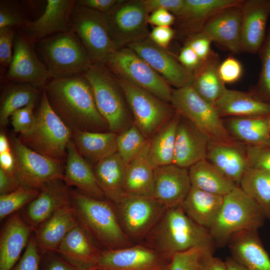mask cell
<instances>
[{
  "instance_id": "cell-7",
  "label": "cell",
  "mask_w": 270,
  "mask_h": 270,
  "mask_svg": "<svg viewBox=\"0 0 270 270\" xmlns=\"http://www.w3.org/2000/svg\"><path fill=\"white\" fill-rule=\"evenodd\" d=\"M72 134V131L51 108L42 89L34 126L28 134L20 135L18 138L31 149L62 162L66 158L67 146Z\"/></svg>"
},
{
  "instance_id": "cell-43",
  "label": "cell",
  "mask_w": 270,
  "mask_h": 270,
  "mask_svg": "<svg viewBox=\"0 0 270 270\" xmlns=\"http://www.w3.org/2000/svg\"><path fill=\"white\" fill-rule=\"evenodd\" d=\"M40 190L20 185L14 191L0 196V220L17 212L38 195Z\"/></svg>"
},
{
  "instance_id": "cell-49",
  "label": "cell",
  "mask_w": 270,
  "mask_h": 270,
  "mask_svg": "<svg viewBox=\"0 0 270 270\" xmlns=\"http://www.w3.org/2000/svg\"><path fill=\"white\" fill-rule=\"evenodd\" d=\"M41 256L35 235L32 234L22 256L12 270H40Z\"/></svg>"
},
{
  "instance_id": "cell-38",
  "label": "cell",
  "mask_w": 270,
  "mask_h": 270,
  "mask_svg": "<svg viewBox=\"0 0 270 270\" xmlns=\"http://www.w3.org/2000/svg\"><path fill=\"white\" fill-rule=\"evenodd\" d=\"M188 172L192 186L212 194L224 196L238 186L207 159L190 166Z\"/></svg>"
},
{
  "instance_id": "cell-51",
  "label": "cell",
  "mask_w": 270,
  "mask_h": 270,
  "mask_svg": "<svg viewBox=\"0 0 270 270\" xmlns=\"http://www.w3.org/2000/svg\"><path fill=\"white\" fill-rule=\"evenodd\" d=\"M242 70L240 62L232 56L226 58L218 66L219 76L224 84L238 80L242 76Z\"/></svg>"
},
{
  "instance_id": "cell-29",
  "label": "cell",
  "mask_w": 270,
  "mask_h": 270,
  "mask_svg": "<svg viewBox=\"0 0 270 270\" xmlns=\"http://www.w3.org/2000/svg\"><path fill=\"white\" fill-rule=\"evenodd\" d=\"M220 116L270 117V104L250 94L226 88L214 104Z\"/></svg>"
},
{
  "instance_id": "cell-11",
  "label": "cell",
  "mask_w": 270,
  "mask_h": 270,
  "mask_svg": "<svg viewBox=\"0 0 270 270\" xmlns=\"http://www.w3.org/2000/svg\"><path fill=\"white\" fill-rule=\"evenodd\" d=\"M71 31L79 37L92 63L103 62L116 50L108 28L104 13L74 6L70 18Z\"/></svg>"
},
{
  "instance_id": "cell-47",
  "label": "cell",
  "mask_w": 270,
  "mask_h": 270,
  "mask_svg": "<svg viewBox=\"0 0 270 270\" xmlns=\"http://www.w3.org/2000/svg\"><path fill=\"white\" fill-rule=\"evenodd\" d=\"M17 28H6L0 30V74L4 76L12 60L14 44Z\"/></svg>"
},
{
  "instance_id": "cell-26",
  "label": "cell",
  "mask_w": 270,
  "mask_h": 270,
  "mask_svg": "<svg viewBox=\"0 0 270 270\" xmlns=\"http://www.w3.org/2000/svg\"><path fill=\"white\" fill-rule=\"evenodd\" d=\"M227 244L232 257L248 270H270V258L258 230L236 232Z\"/></svg>"
},
{
  "instance_id": "cell-22",
  "label": "cell",
  "mask_w": 270,
  "mask_h": 270,
  "mask_svg": "<svg viewBox=\"0 0 270 270\" xmlns=\"http://www.w3.org/2000/svg\"><path fill=\"white\" fill-rule=\"evenodd\" d=\"M241 8L242 52L256 54L260 50L266 37L270 0H244Z\"/></svg>"
},
{
  "instance_id": "cell-58",
  "label": "cell",
  "mask_w": 270,
  "mask_h": 270,
  "mask_svg": "<svg viewBox=\"0 0 270 270\" xmlns=\"http://www.w3.org/2000/svg\"><path fill=\"white\" fill-rule=\"evenodd\" d=\"M202 270H228L225 262L214 256V251L206 250Z\"/></svg>"
},
{
  "instance_id": "cell-5",
  "label": "cell",
  "mask_w": 270,
  "mask_h": 270,
  "mask_svg": "<svg viewBox=\"0 0 270 270\" xmlns=\"http://www.w3.org/2000/svg\"><path fill=\"white\" fill-rule=\"evenodd\" d=\"M266 219L254 202L238 186L224 196L220 210L209 232L215 244L224 246L236 232L258 230Z\"/></svg>"
},
{
  "instance_id": "cell-33",
  "label": "cell",
  "mask_w": 270,
  "mask_h": 270,
  "mask_svg": "<svg viewBox=\"0 0 270 270\" xmlns=\"http://www.w3.org/2000/svg\"><path fill=\"white\" fill-rule=\"evenodd\" d=\"M224 196L192 186L180 206L194 222L209 230L219 214Z\"/></svg>"
},
{
  "instance_id": "cell-12",
  "label": "cell",
  "mask_w": 270,
  "mask_h": 270,
  "mask_svg": "<svg viewBox=\"0 0 270 270\" xmlns=\"http://www.w3.org/2000/svg\"><path fill=\"white\" fill-rule=\"evenodd\" d=\"M104 14L116 50L148 37L149 13L142 0H118Z\"/></svg>"
},
{
  "instance_id": "cell-57",
  "label": "cell",
  "mask_w": 270,
  "mask_h": 270,
  "mask_svg": "<svg viewBox=\"0 0 270 270\" xmlns=\"http://www.w3.org/2000/svg\"><path fill=\"white\" fill-rule=\"evenodd\" d=\"M118 0H76V4L102 13H106L111 10Z\"/></svg>"
},
{
  "instance_id": "cell-17",
  "label": "cell",
  "mask_w": 270,
  "mask_h": 270,
  "mask_svg": "<svg viewBox=\"0 0 270 270\" xmlns=\"http://www.w3.org/2000/svg\"><path fill=\"white\" fill-rule=\"evenodd\" d=\"M75 2L47 0L44 11L38 18L26 21L17 30L32 44L54 34L70 32V16Z\"/></svg>"
},
{
  "instance_id": "cell-13",
  "label": "cell",
  "mask_w": 270,
  "mask_h": 270,
  "mask_svg": "<svg viewBox=\"0 0 270 270\" xmlns=\"http://www.w3.org/2000/svg\"><path fill=\"white\" fill-rule=\"evenodd\" d=\"M12 148L15 158L14 174L20 185L40 189L50 181L64 178L62 161L42 154L13 136Z\"/></svg>"
},
{
  "instance_id": "cell-63",
  "label": "cell",
  "mask_w": 270,
  "mask_h": 270,
  "mask_svg": "<svg viewBox=\"0 0 270 270\" xmlns=\"http://www.w3.org/2000/svg\"><path fill=\"white\" fill-rule=\"evenodd\" d=\"M12 150V146L6 135L2 132L0 134V153Z\"/></svg>"
},
{
  "instance_id": "cell-34",
  "label": "cell",
  "mask_w": 270,
  "mask_h": 270,
  "mask_svg": "<svg viewBox=\"0 0 270 270\" xmlns=\"http://www.w3.org/2000/svg\"><path fill=\"white\" fill-rule=\"evenodd\" d=\"M126 166L118 152L95 164L97 181L106 198L118 204L125 196L124 181Z\"/></svg>"
},
{
  "instance_id": "cell-30",
  "label": "cell",
  "mask_w": 270,
  "mask_h": 270,
  "mask_svg": "<svg viewBox=\"0 0 270 270\" xmlns=\"http://www.w3.org/2000/svg\"><path fill=\"white\" fill-rule=\"evenodd\" d=\"M100 250L92 237L78 224L64 238L56 252L82 270L90 268Z\"/></svg>"
},
{
  "instance_id": "cell-53",
  "label": "cell",
  "mask_w": 270,
  "mask_h": 270,
  "mask_svg": "<svg viewBox=\"0 0 270 270\" xmlns=\"http://www.w3.org/2000/svg\"><path fill=\"white\" fill-rule=\"evenodd\" d=\"M149 14L154 10H166L176 17L181 12L184 4V0H142Z\"/></svg>"
},
{
  "instance_id": "cell-45",
  "label": "cell",
  "mask_w": 270,
  "mask_h": 270,
  "mask_svg": "<svg viewBox=\"0 0 270 270\" xmlns=\"http://www.w3.org/2000/svg\"><path fill=\"white\" fill-rule=\"evenodd\" d=\"M206 250H208L196 246L178 252L172 256L164 270H202Z\"/></svg>"
},
{
  "instance_id": "cell-1",
  "label": "cell",
  "mask_w": 270,
  "mask_h": 270,
  "mask_svg": "<svg viewBox=\"0 0 270 270\" xmlns=\"http://www.w3.org/2000/svg\"><path fill=\"white\" fill-rule=\"evenodd\" d=\"M43 90L53 110L72 132L109 130L83 74L52 79Z\"/></svg>"
},
{
  "instance_id": "cell-16",
  "label": "cell",
  "mask_w": 270,
  "mask_h": 270,
  "mask_svg": "<svg viewBox=\"0 0 270 270\" xmlns=\"http://www.w3.org/2000/svg\"><path fill=\"white\" fill-rule=\"evenodd\" d=\"M116 205L124 229L134 237L150 230L166 209L152 197L127 194Z\"/></svg>"
},
{
  "instance_id": "cell-20",
  "label": "cell",
  "mask_w": 270,
  "mask_h": 270,
  "mask_svg": "<svg viewBox=\"0 0 270 270\" xmlns=\"http://www.w3.org/2000/svg\"><path fill=\"white\" fill-rule=\"evenodd\" d=\"M39 190L36 198L27 204L22 217L34 230L55 212L71 204L69 187L62 179L46 182Z\"/></svg>"
},
{
  "instance_id": "cell-32",
  "label": "cell",
  "mask_w": 270,
  "mask_h": 270,
  "mask_svg": "<svg viewBox=\"0 0 270 270\" xmlns=\"http://www.w3.org/2000/svg\"><path fill=\"white\" fill-rule=\"evenodd\" d=\"M117 135L110 131L75 130L72 140L80 154L89 163L96 164L117 152Z\"/></svg>"
},
{
  "instance_id": "cell-60",
  "label": "cell",
  "mask_w": 270,
  "mask_h": 270,
  "mask_svg": "<svg viewBox=\"0 0 270 270\" xmlns=\"http://www.w3.org/2000/svg\"><path fill=\"white\" fill-rule=\"evenodd\" d=\"M53 254L54 252L50 258H48L44 270H82L60 256H56Z\"/></svg>"
},
{
  "instance_id": "cell-52",
  "label": "cell",
  "mask_w": 270,
  "mask_h": 270,
  "mask_svg": "<svg viewBox=\"0 0 270 270\" xmlns=\"http://www.w3.org/2000/svg\"><path fill=\"white\" fill-rule=\"evenodd\" d=\"M211 40L206 36L198 32L190 36L186 44L195 52L202 62L206 61L212 54Z\"/></svg>"
},
{
  "instance_id": "cell-48",
  "label": "cell",
  "mask_w": 270,
  "mask_h": 270,
  "mask_svg": "<svg viewBox=\"0 0 270 270\" xmlns=\"http://www.w3.org/2000/svg\"><path fill=\"white\" fill-rule=\"evenodd\" d=\"M34 104L35 102L29 104L16 110L10 116L14 130L20 135L28 134L34 126L36 121V114H34Z\"/></svg>"
},
{
  "instance_id": "cell-4",
  "label": "cell",
  "mask_w": 270,
  "mask_h": 270,
  "mask_svg": "<svg viewBox=\"0 0 270 270\" xmlns=\"http://www.w3.org/2000/svg\"><path fill=\"white\" fill-rule=\"evenodd\" d=\"M50 80L84 74L93 64L74 32H60L34 44Z\"/></svg>"
},
{
  "instance_id": "cell-36",
  "label": "cell",
  "mask_w": 270,
  "mask_h": 270,
  "mask_svg": "<svg viewBox=\"0 0 270 270\" xmlns=\"http://www.w3.org/2000/svg\"><path fill=\"white\" fill-rule=\"evenodd\" d=\"M181 117L176 112L174 116L150 139L148 158L154 168L173 164L176 132Z\"/></svg>"
},
{
  "instance_id": "cell-24",
  "label": "cell",
  "mask_w": 270,
  "mask_h": 270,
  "mask_svg": "<svg viewBox=\"0 0 270 270\" xmlns=\"http://www.w3.org/2000/svg\"><path fill=\"white\" fill-rule=\"evenodd\" d=\"M209 142L205 134L182 116L176 132L173 164L188 169L206 159Z\"/></svg>"
},
{
  "instance_id": "cell-25",
  "label": "cell",
  "mask_w": 270,
  "mask_h": 270,
  "mask_svg": "<svg viewBox=\"0 0 270 270\" xmlns=\"http://www.w3.org/2000/svg\"><path fill=\"white\" fill-rule=\"evenodd\" d=\"M66 158L63 180L66 186H75L78 191L88 196L104 200L106 196L93 168L80 154L72 140L68 144Z\"/></svg>"
},
{
  "instance_id": "cell-18",
  "label": "cell",
  "mask_w": 270,
  "mask_h": 270,
  "mask_svg": "<svg viewBox=\"0 0 270 270\" xmlns=\"http://www.w3.org/2000/svg\"><path fill=\"white\" fill-rule=\"evenodd\" d=\"M144 60L170 86L176 88L191 84L194 74L149 38L127 46Z\"/></svg>"
},
{
  "instance_id": "cell-9",
  "label": "cell",
  "mask_w": 270,
  "mask_h": 270,
  "mask_svg": "<svg viewBox=\"0 0 270 270\" xmlns=\"http://www.w3.org/2000/svg\"><path fill=\"white\" fill-rule=\"evenodd\" d=\"M103 63L118 78L124 80L170 103V85L144 60L128 46L110 54Z\"/></svg>"
},
{
  "instance_id": "cell-41",
  "label": "cell",
  "mask_w": 270,
  "mask_h": 270,
  "mask_svg": "<svg viewBox=\"0 0 270 270\" xmlns=\"http://www.w3.org/2000/svg\"><path fill=\"white\" fill-rule=\"evenodd\" d=\"M6 86L0 98L2 126L8 124L9 118L16 110L35 102L38 94V89L28 84L12 82Z\"/></svg>"
},
{
  "instance_id": "cell-61",
  "label": "cell",
  "mask_w": 270,
  "mask_h": 270,
  "mask_svg": "<svg viewBox=\"0 0 270 270\" xmlns=\"http://www.w3.org/2000/svg\"><path fill=\"white\" fill-rule=\"evenodd\" d=\"M15 158L12 150L0 153V168L7 174L15 176Z\"/></svg>"
},
{
  "instance_id": "cell-59",
  "label": "cell",
  "mask_w": 270,
  "mask_h": 270,
  "mask_svg": "<svg viewBox=\"0 0 270 270\" xmlns=\"http://www.w3.org/2000/svg\"><path fill=\"white\" fill-rule=\"evenodd\" d=\"M20 186L15 176L10 175L0 168V194H8L16 190Z\"/></svg>"
},
{
  "instance_id": "cell-21",
  "label": "cell",
  "mask_w": 270,
  "mask_h": 270,
  "mask_svg": "<svg viewBox=\"0 0 270 270\" xmlns=\"http://www.w3.org/2000/svg\"><path fill=\"white\" fill-rule=\"evenodd\" d=\"M241 7H232L219 12L204 24L199 32L233 53L242 52Z\"/></svg>"
},
{
  "instance_id": "cell-50",
  "label": "cell",
  "mask_w": 270,
  "mask_h": 270,
  "mask_svg": "<svg viewBox=\"0 0 270 270\" xmlns=\"http://www.w3.org/2000/svg\"><path fill=\"white\" fill-rule=\"evenodd\" d=\"M246 155L248 168L270 171V146H249Z\"/></svg>"
},
{
  "instance_id": "cell-8",
  "label": "cell",
  "mask_w": 270,
  "mask_h": 270,
  "mask_svg": "<svg viewBox=\"0 0 270 270\" xmlns=\"http://www.w3.org/2000/svg\"><path fill=\"white\" fill-rule=\"evenodd\" d=\"M170 104L205 134L210 142L237 144L214 106L201 97L191 84L173 90Z\"/></svg>"
},
{
  "instance_id": "cell-15",
  "label": "cell",
  "mask_w": 270,
  "mask_h": 270,
  "mask_svg": "<svg viewBox=\"0 0 270 270\" xmlns=\"http://www.w3.org/2000/svg\"><path fill=\"white\" fill-rule=\"evenodd\" d=\"M169 260L155 250L143 246H136L100 251L90 268L164 270Z\"/></svg>"
},
{
  "instance_id": "cell-54",
  "label": "cell",
  "mask_w": 270,
  "mask_h": 270,
  "mask_svg": "<svg viewBox=\"0 0 270 270\" xmlns=\"http://www.w3.org/2000/svg\"><path fill=\"white\" fill-rule=\"evenodd\" d=\"M174 34L175 32L171 26H154L150 32L148 38L158 46L166 49Z\"/></svg>"
},
{
  "instance_id": "cell-44",
  "label": "cell",
  "mask_w": 270,
  "mask_h": 270,
  "mask_svg": "<svg viewBox=\"0 0 270 270\" xmlns=\"http://www.w3.org/2000/svg\"><path fill=\"white\" fill-rule=\"evenodd\" d=\"M258 52L261 60V70L254 94L270 104V25L268 34Z\"/></svg>"
},
{
  "instance_id": "cell-2",
  "label": "cell",
  "mask_w": 270,
  "mask_h": 270,
  "mask_svg": "<svg viewBox=\"0 0 270 270\" xmlns=\"http://www.w3.org/2000/svg\"><path fill=\"white\" fill-rule=\"evenodd\" d=\"M152 232L154 250L169 261L174 254L196 246L214 250L209 230L194 222L181 206L166 208Z\"/></svg>"
},
{
  "instance_id": "cell-46",
  "label": "cell",
  "mask_w": 270,
  "mask_h": 270,
  "mask_svg": "<svg viewBox=\"0 0 270 270\" xmlns=\"http://www.w3.org/2000/svg\"><path fill=\"white\" fill-rule=\"evenodd\" d=\"M28 20L18 2L12 0L0 1V30L9 27L18 28Z\"/></svg>"
},
{
  "instance_id": "cell-62",
  "label": "cell",
  "mask_w": 270,
  "mask_h": 270,
  "mask_svg": "<svg viewBox=\"0 0 270 270\" xmlns=\"http://www.w3.org/2000/svg\"><path fill=\"white\" fill-rule=\"evenodd\" d=\"M224 262L228 270H248L232 257H228Z\"/></svg>"
},
{
  "instance_id": "cell-39",
  "label": "cell",
  "mask_w": 270,
  "mask_h": 270,
  "mask_svg": "<svg viewBox=\"0 0 270 270\" xmlns=\"http://www.w3.org/2000/svg\"><path fill=\"white\" fill-rule=\"evenodd\" d=\"M220 64L216 54L210 56L193 72L192 86L194 90L208 102L214 104L226 89L218 72Z\"/></svg>"
},
{
  "instance_id": "cell-56",
  "label": "cell",
  "mask_w": 270,
  "mask_h": 270,
  "mask_svg": "<svg viewBox=\"0 0 270 270\" xmlns=\"http://www.w3.org/2000/svg\"><path fill=\"white\" fill-rule=\"evenodd\" d=\"M176 17L170 12L158 9L151 12L148 18V22L154 26H170L174 23Z\"/></svg>"
},
{
  "instance_id": "cell-31",
  "label": "cell",
  "mask_w": 270,
  "mask_h": 270,
  "mask_svg": "<svg viewBox=\"0 0 270 270\" xmlns=\"http://www.w3.org/2000/svg\"><path fill=\"white\" fill-rule=\"evenodd\" d=\"M206 159L238 186L248 168L246 152L237 144L210 142Z\"/></svg>"
},
{
  "instance_id": "cell-42",
  "label": "cell",
  "mask_w": 270,
  "mask_h": 270,
  "mask_svg": "<svg viewBox=\"0 0 270 270\" xmlns=\"http://www.w3.org/2000/svg\"><path fill=\"white\" fill-rule=\"evenodd\" d=\"M149 140L134 123L117 135V152L127 166L141 152Z\"/></svg>"
},
{
  "instance_id": "cell-10",
  "label": "cell",
  "mask_w": 270,
  "mask_h": 270,
  "mask_svg": "<svg viewBox=\"0 0 270 270\" xmlns=\"http://www.w3.org/2000/svg\"><path fill=\"white\" fill-rule=\"evenodd\" d=\"M116 78L134 117V124L150 140L174 116L176 110L171 104L148 92Z\"/></svg>"
},
{
  "instance_id": "cell-23",
  "label": "cell",
  "mask_w": 270,
  "mask_h": 270,
  "mask_svg": "<svg viewBox=\"0 0 270 270\" xmlns=\"http://www.w3.org/2000/svg\"><path fill=\"white\" fill-rule=\"evenodd\" d=\"M34 232L18 212L10 215L0 232V270H12Z\"/></svg>"
},
{
  "instance_id": "cell-40",
  "label": "cell",
  "mask_w": 270,
  "mask_h": 270,
  "mask_svg": "<svg viewBox=\"0 0 270 270\" xmlns=\"http://www.w3.org/2000/svg\"><path fill=\"white\" fill-rule=\"evenodd\" d=\"M238 186L270 220V171L248 168Z\"/></svg>"
},
{
  "instance_id": "cell-35",
  "label": "cell",
  "mask_w": 270,
  "mask_h": 270,
  "mask_svg": "<svg viewBox=\"0 0 270 270\" xmlns=\"http://www.w3.org/2000/svg\"><path fill=\"white\" fill-rule=\"evenodd\" d=\"M149 140L126 166L124 181L126 194L152 197L154 168L148 158Z\"/></svg>"
},
{
  "instance_id": "cell-64",
  "label": "cell",
  "mask_w": 270,
  "mask_h": 270,
  "mask_svg": "<svg viewBox=\"0 0 270 270\" xmlns=\"http://www.w3.org/2000/svg\"><path fill=\"white\" fill-rule=\"evenodd\" d=\"M86 270H98V269H94V268H90Z\"/></svg>"
},
{
  "instance_id": "cell-14",
  "label": "cell",
  "mask_w": 270,
  "mask_h": 270,
  "mask_svg": "<svg viewBox=\"0 0 270 270\" xmlns=\"http://www.w3.org/2000/svg\"><path fill=\"white\" fill-rule=\"evenodd\" d=\"M6 81L30 84L43 89L50 80L48 72L34 44L17 30L11 63L2 78Z\"/></svg>"
},
{
  "instance_id": "cell-3",
  "label": "cell",
  "mask_w": 270,
  "mask_h": 270,
  "mask_svg": "<svg viewBox=\"0 0 270 270\" xmlns=\"http://www.w3.org/2000/svg\"><path fill=\"white\" fill-rule=\"evenodd\" d=\"M70 192L78 223L92 238L109 250L126 245V235L110 202L88 196L77 190Z\"/></svg>"
},
{
  "instance_id": "cell-27",
  "label": "cell",
  "mask_w": 270,
  "mask_h": 270,
  "mask_svg": "<svg viewBox=\"0 0 270 270\" xmlns=\"http://www.w3.org/2000/svg\"><path fill=\"white\" fill-rule=\"evenodd\" d=\"M78 224L72 204L55 212L34 232L42 254L56 252L67 234Z\"/></svg>"
},
{
  "instance_id": "cell-28",
  "label": "cell",
  "mask_w": 270,
  "mask_h": 270,
  "mask_svg": "<svg viewBox=\"0 0 270 270\" xmlns=\"http://www.w3.org/2000/svg\"><path fill=\"white\" fill-rule=\"evenodd\" d=\"M243 0H184L176 18L180 28L190 36L198 33L214 15L228 8L240 6Z\"/></svg>"
},
{
  "instance_id": "cell-19",
  "label": "cell",
  "mask_w": 270,
  "mask_h": 270,
  "mask_svg": "<svg viewBox=\"0 0 270 270\" xmlns=\"http://www.w3.org/2000/svg\"><path fill=\"white\" fill-rule=\"evenodd\" d=\"M191 188L188 168L174 164L154 168L152 198L165 208L180 206Z\"/></svg>"
},
{
  "instance_id": "cell-37",
  "label": "cell",
  "mask_w": 270,
  "mask_h": 270,
  "mask_svg": "<svg viewBox=\"0 0 270 270\" xmlns=\"http://www.w3.org/2000/svg\"><path fill=\"white\" fill-rule=\"evenodd\" d=\"M226 127L231 136L249 146H270V117H232Z\"/></svg>"
},
{
  "instance_id": "cell-6",
  "label": "cell",
  "mask_w": 270,
  "mask_h": 270,
  "mask_svg": "<svg viewBox=\"0 0 270 270\" xmlns=\"http://www.w3.org/2000/svg\"><path fill=\"white\" fill-rule=\"evenodd\" d=\"M83 74L90 85L96 108L109 130L118 134L128 128L132 113L116 78L103 62L93 63Z\"/></svg>"
},
{
  "instance_id": "cell-55",
  "label": "cell",
  "mask_w": 270,
  "mask_h": 270,
  "mask_svg": "<svg viewBox=\"0 0 270 270\" xmlns=\"http://www.w3.org/2000/svg\"><path fill=\"white\" fill-rule=\"evenodd\" d=\"M178 60L184 68L192 72L198 70L204 62L186 44L179 53Z\"/></svg>"
}]
</instances>
